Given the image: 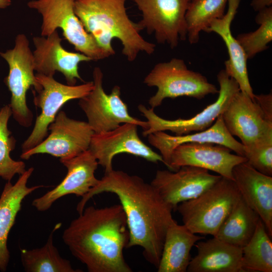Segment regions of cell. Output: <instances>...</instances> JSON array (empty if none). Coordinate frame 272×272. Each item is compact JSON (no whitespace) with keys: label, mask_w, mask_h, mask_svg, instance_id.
<instances>
[{"label":"cell","mask_w":272,"mask_h":272,"mask_svg":"<svg viewBox=\"0 0 272 272\" xmlns=\"http://www.w3.org/2000/svg\"><path fill=\"white\" fill-rule=\"evenodd\" d=\"M104 192L115 194L123 208L129 233L127 247H141L145 258L157 268L167 230L175 220L172 208L151 183L113 169L82 197L76 207L79 214L91 198Z\"/></svg>","instance_id":"1"},{"label":"cell","mask_w":272,"mask_h":272,"mask_svg":"<svg viewBox=\"0 0 272 272\" xmlns=\"http://www.w3.org/2000/svg\"><path fill=\"white\" fill-rule=\"evenodd\" d=\"M79 215L62 236L72 254L89 272H131L123 255L129 233L121 205L91 206Z\"/></svg>","instance_id":"2"},{"label":"cell","mask_w":272,"mask_h":272,"mask_svg":"<svg viewBox=\"0 0 272 272\" xmlns=\"http://www.w3.org/2000/svg\"><path fill=\"white\" fill-rule=\"evenodd\" d=\"M125 4V0H76L74 9L86 30L102 48L114 55L112 41L117 39L122 45V54L131 62L140 52L152 54L156 45L141 35L142 29L129 18Z\"/></svg>","instance_id":"3"},{"label":"cell","mask_w":272,"mask_h":272,"mask_svg":"<svg viewBox=\"0 0 272 272\" xmlns=\"http://www.w3.org/2000/svg\"><path fill=\"white\" fill-rule=\"evenodd\" d=\"M240 198L234 180L222 176L197 197L180 203L176 210L191 232L214 236Z\"/></svg>","instance_id":"4"},{"label":"cell","mask_w":272,"mask_h":272,"mask_svg":"<svg viewBox=\"0 0 272 272\" xmlns=\"http://www.w3.org/2000/svg\"><path fill=\"white\" fill-rule=\"evenodd\" d=\"M76 0H32L27 6L36 10L42 17L41 36H47L58 28L64 38L76 51L98 60L111 55L102 48L85 29L75 13Z\"/></svg>","instance_id":"5"},{"label":"cell","mask_w":272,"mask_h":272,"mask_svg":"<svg viewBox=\"0 0 272 272\" xmlns=\"http://www.w3.org/2000/svg\"><path fill=\"white\" fill-rule=\"evenodd\" d=\"M144 83L157 88V92L148 102L154 109L167 98L186 96L201 100L208 95L219 92L217 87L209 82L205 76L189 70L184 61L178 58L156 64L145 77Z\"/></svg>","instance_id":"6"},{"label":"cell","mask_w":272,"mask_h":272,"mask_svg":"<svg viewBox=\"0 0 272 272\" xmlns=\"http://www.w3.org/2000/svg\"><path fill=\"white\" fill-rule=\"evenodd\" d=\"M224 124L244 148L272 137V97L262 94L252 99L240 91L222 114Z\"/></svg>","instance_id":"7"},{"label":"cell","mask_w":272,"mask_h":272,"mask_svg":"<svg viewBox=\"0 0 272 272\" xmlns=\"http://www.w3.org/2000/svg\"><path fill=\"white\" fill-rule=\"evenodd\" d=\"M0 56L7 62L9 73L4 82L11 93L9 104L12 116L20 125L29 127L32 123L33 114L27 106V92L31 86L35 91L40 89L34 75L33 51L24 34H19L13 48L0 51Z\"/></svg>","instance_id":"8"},{"label":"cell","mask_w":272,"mask_h":272,"mask_svg":"<svg viewBox=\"0 0 272 272\" xmlns=\"http://www.w3.org/2000/svg\"><path fill=\"white\" fill-rule=\"evenodd\" d=\"M93 79V89L79 99V105L94 133L111 130L125 123L137 124L144 130L149 128L147 121L140 120L129 114L127 105L121 98L119 86H114L109 94L106 93L102 86L103 74L99 67L94 69Z\"/></svg>","instance_id":"9"},{"label":"cell","mask_w":272,"mask_h":272,"mask_svg":"<svg viewBox=\"0 0 272 272\" xmlns=\"http://www.w3.org/2000/svg\"><path fill=\"white\" fill-rule=\"evenodd\" d=\"M35 77L40 88L36 91L34 105L41 109L29 136L22 144V153L41 143L48 135V127L62 107L68 101L80 99L93 89V81L79 85H65L55 80L53 76L36 73Z\"/></svg>","instance_id":"10"},{"label":"cell","mask_w":272,"mask_h":272,"mask_svg":"<svg viewBox=\"0 0 272 272\" xmlns=\"http://www.w3.org/2000/svg\"><path fill=\"white\" fill-rule=\"evenodd\" d=\"M217 77L220 86L218 98L202 111L190 118L165 119L157 115L154 109H148L144 105L140 104L138 109L146 118L149 124V128L143 130V135L146 137L155 132L166 130L175 133L176 135H181L209 128L223 114L234 96L240 91L237 82L230 77L225 70H221Z\"/></svg>","instance_id":"11"},{"label":"cell","mask_w":272,"mask_h":272,"mask_svg":"<svg viewBox=\"0 0 272 272\" xmlns=\"http://www.w3.org/2000/svg\"><path fill=\"white\" fill-rule=\"evenodd\" d=\"M142 15L138 23L157 42L173 49L187 38L185 14L190 0H132Z\"/></svg>","instance_id":"12"},{"label":"cell","mask_w":272,"mask_h":272,"mask_svg":"<svg viewBox=\"0 0 272 272\" xmlns=\"http://www.w3.org/2000/svg\"><path fill=\"white\" fill-rule=\"evenodd\" d=\"M48 130L49 134L41 143L21 153L22 159L28 160L38 154L59 159L75 157L89 150L94 133L87 122L70 118L62 110L58 112Z\"/></svg>","instance_id":"13"},{"label":"cell","mask_w":272,"mask_h":272,"mask_svg":"<svg viewBox=\"0 0 272 272\" xmlns=\"http://www.w3.org/2000/svg\"><path fill=\"white\" fill-rule=\"evenodd\" d=\"M89 150L98 164L104 168L105 173L113 169V159L120 153L133 155L155 163H163L161 155L142 141L138 135V125L133 123H123L111 130L94 133Z\"/></svg>","instance_id":"14"},{"label":"cell","mask_w":272,"mask_h":272,"mask_svg":"<svg viewBox=\"0 0 272 272\" xmlns=\"http://www.w3.org/2000/svg\"><path fill=\"white\" fill-rule=\"evenodd\" d=\"M221 177L207 169L184 166L176 171L158 170L151 184L174 211L180 203L197 197Z\"/></svg>","instance_id":"15"},{"label":"cell","mask_w":272,"mask_h":272,"mask_svg":"<svg viewBox=\"0 0 272 272\" xmlns=\"http://www.w3.org/2000/svg\"><path fill=\"white\" fill-rule=\"evenodd\" d=\"M231 151L227 147L213 143H184L177 146L172 152L169 170L176 171L182 166H194L233 180V168L247 161V159L232 154Z\"/></svg>","instance_id":"16"},{"label":"cell","mask_w":272,"mask_h":272,"mask_svg":"<svg viewBox=\"0 0 272 272\" xmlns=\"http://www.w3.org/2000/svg\"><path fill=\"white\" fill-rule=\"evenodd\" d=\"M32 40L35 47L34 70L37 73L53 76L59 72L64 76L67 84L71 86L76 85L78 80L84 82L79 73V64L91 59L80 52L65 49L57 30L47 36L34 37Z\"/></svg>","instance_id":"17"},{"label":"cell","mask_w":272,"mask_h":272,"mask_svg":"<svg viewBox=\"0 0 272 272\" xmlns=\"http://www.w3.org/2000/svg\"><path fill=\"white\" fill-rule=\"evenodd\" d=\"M59 161L67 169V174L53 189L32 201V206L38 211H47L57 199L68 194L83 197L99 181L95 176L99 164L89 150Z\"/></svg>","instance_id":"18"},{"label":"cell","mask_w":272,"mask_h":272,"mask_svg":"<svg viewBox=\"0 0 272 272\" xmlns=\"http://www.w3.org/2000/svg\"><path fill=\"white\" fill-rule=\"evenodd\" d=\"M241 197L259 216L272 237V177L260 173L247 161L232 170Z\"/></svg>","instance_id":"19"},{"label":"cell","mask_w":272,"mask_h":272,"mask_svg":"<svg viewBox=\"0 0 272 272\" xmlns=\"http://www.w3.org/2000/svg\"><path fill=\"white\" fill-rule=\"evenodd\" d=\"M149 143L157 149L163 159V163L169 169L171 156L179 145L187 143H210L228 148L237 155L244 157V146L237 141L228 131L220 115L208 129L193 133L171 135L163 131L147 135Z\"/></svg>","instance_id":"20"},{"label":"cell","mask_w":272,"mask_h":272,"mask_svg":"<svg viewBox=\"0 0 272 272\" xmlns=\"http://www.w3.org/2000/svg\"><path fill=\"white\" fill-rule=\"evenodd\" d=\"M241 0H228V9L221 18L213 20L206 30L214 32L224 42L229 59L225 61V71L239 85L240 91L254 99L255 94L250 85L247 67V58L240 44L232 34L231 23L237 12Z\"/></svg>","instance_id":"21"},{"label":"cell","mask_w":272,"mask_h":272,"mask_svg":"<svg viewBox=\"0 0 272 272\" xmlns=\"http://www.w3.org/2000/svg\"><path fill=\"white\" fill-rule=\"evenodd\" d=\"M34 168L27 169L20 175L14 183L7 181L0 196V271H6L10 254L7 246L10 231L22 207L24 199L34 191L45 187L43 185L27 186L28 181Z\"/></svg>","instance_id":"22"},{"label":"cell","mask_w":272,"mask_h":272,"mask_svg":"<svg viewBox=\"0 0 272 272\" xmlns=\"http://www.w3.org/2000/svg\"><path fill=\"white\" fill-rule=\"evenodd\" d=\"M197 241L195 256L191 258L188 272H244L242 266V249L213 238Z\"/></svg>","instance_id":"23"},{"label":"cell","mask_w":272,"mask_h":272,"mask_svg":"<svg viewBox=\"0 0 272 272\" xmlns=\"http://www.w3.org/2000/svg\"><path fill=\"white\" fill-rule=\"evenodd\" d=\"M203 239L174 220L167 230L157 271H187L191 258V249Z\"/></svg>","instance_id":"24"},{"label":"cell","mask_w":272,"mask_h":272,"mask_svg":"<svg viewBox=\"0 0 272 272\" xmlns=\"http://www.w3.org/2000/svg\"><path fill=\"white\" fill-rule=\"evenodd\" d=\"M260 219L241 196L213 237L242 248L252 237Z\"/></svg>","instance_id":"25"},{"label":"cell","mask_w":272,"mask_h":272,"mask_svg":"<svg viewBox=\"0 0 272 272\" xmlns=\"http://www.w3.org/2000/svg\"><path fill=\"white\" fill-rule=\"evenodd\" d=\"M56 224L50 233L46 243L41 247L21 249V260L26 272H81L75 269L71 262L62 258L53 242V234L60 227Z\"/></svg>","instance_id":"26"},{"label":"cell","mask_w":272,"mask_h":272,"mask_svg":"<svg viewBox=\"0 0 272 272\" xmlns=\"http://www.w3.org/2000/svg\"><path fill=\"white\" fill-rule=\"evenodd\" d=\"M242 249L244 272L272 271L271 237L261 219L252 237Z\"/></svg>","instance_id":"27"},{"label":"cell","mask_w":272,"mask_h":272,"mask_svg":"<svg viewBox=\"0 0 272 272\" xmlns=\"http://www.w3.org/2000/svg\"><path fill=\"white\" fill-rule=\"evenodd\" d=\"M228 0H190L186 14L187 38L192 44L214 20L222 18Z\"/></svg>","instance_id":"28"},{"label":"cell","mask_w":272,"mask_h":272,"mask_svg":"<svg viewBox=\"0 0 272 272\" xmlns=\"http://www.w3.org/2000/svg\"><path fill=\"white\" fill-rule=\"evenodd\" d=\"M12 111L8 105L0 109V177L11 181L17 174H23L26 170L25 163L11 157L15 149L16 140L8 128V122Z\"/></svg>","instance_id":"29"},{"label":"cell","mask_w":272,"mask_h":272,"mask_svg":"<svg viewBox=\"0 0 272 272\" xmlns=\"http://www.w3.org/2000/svg\"><path fill=\"white\" fill-rule=\"evenodd\" d=\"M258 12L255 22L259 25V27L254 31L238 34L236 38L247 59L266 50L272 40V7Z\"/></svg>","instance_id":"30"},{"label":"cell","mask_w":272,"mask_h":272,"mask_svg":"<svg viewBox=\"0 0 272 272\" xmlns=\"http://www.w3.org/2000/svg\"><path fill=\"white\" fill-rule=\"evenodd\" d=\"M244 157L249 165L262 174L272 176V137L244 148Z\"/></svg>","instance_id":"31"},{"label":"cell","mask_w":272,"mask_h":272,"mask_svg":"<svg viewBox=\"0 0 272 272\" xmlns=\"http://www.w3.org/2000/svg\"><path fill=\"white\" fill-rule=\"evenodd\" d=\"M272 0H252L251 6L255 11L271 6Z\"/></svg>","instance_id":"32"},{"label":"cell","mask_w":272,"mask_h":272,"mask_svg":"<svg viewBox=\"0 0 272 272\" xmlns=\"http://www.w3.org/2000/svg\"><path fill=\"white\" fill-rule=\"evenodd\" d=\"M12 4L11 0H0V9H5Z\"/></svg>","instance_id":"33"}]
</instances>
